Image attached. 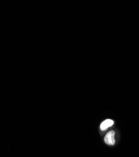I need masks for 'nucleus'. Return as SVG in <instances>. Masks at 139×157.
<instances>
[{
	"label": "nucleus",
	"mask_w": 139,
	"mask_h": 157,
	"mask_svg": "<svg viewBox=\"0 0 139 157\" xmlns=\"http://www.w3.org/2000/svg\"><path fill=\"white\" fill-rule=\"evenodd\" d=\"M115 133L114 131H110L108 133H107L104 138L105 143L108 145L113 146L115 145Z\"/></svg>",
	"instance_id": "nucleus-1"
},
{
	"label": "nucleus",
	"mask_w": 139,
	"mask_h": 157,
	"mask_svg": "<svg viewBox=\"0 0 139 157\" xmlns=\"http://www.w3.org/2000/svg\"><path fill=\"white\" fill-rule=\"evenodd\" d=\"M113 123H114V121L110 119H107L105 121H104L100 124V129L102 131H105L107 129H108L109 127H111L113 126Z\"/></svg>",
	"instance_id": "nucleus-2"
}]
</instances>
